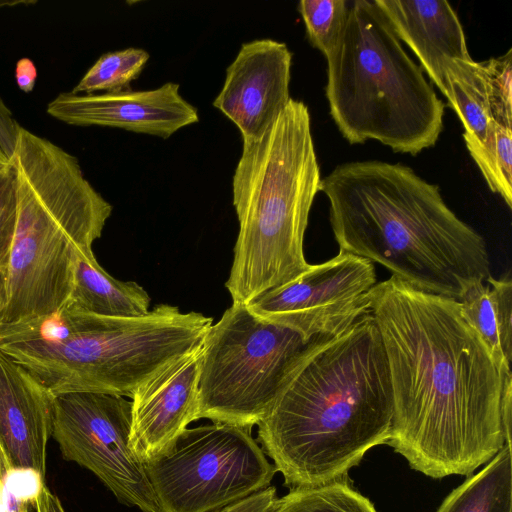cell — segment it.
Segmentation results:
<instances>
[{
	"label": "cell",
	"mask_w": 512,
	"mask_h": 512,
	"mask_svg": "<svg viewBox=\"0 0 512 512\" xmlns=\"http://www.w3.org/2000/svg\"><path fill=\"white\" fill-rule=\"evenodd\" d=\"M291 65L292 53L283 42L256 39L242 44L213 101L238 127L242 140L260 137L287 106Z\"/></svg>",
	"instance_id": "cell-12"
},
{
	"label": "cell",
	"mask_w": 512,
	"mask_h": 512,
	"mask_svg": "<svg viewBox=\"0 0 512 512\" xmlns=\"http://www.w3.org/2000/svg\"><path fill=\"white\" fill-rule=\"evenodd\" d=\"M34 3H36V1L34 0H0V8L16 5H32Z\"/></svg>",
	"instance_id": "cell-31"
},
{
	"label": "cell",
	"mask_w": 512,
	"mask_h": 512,
	"mask_svg": "<svg viewBox=\"0 0 512 512\" xmlns=\"http://www.w3.org/2000/svg\"><path fill=\"white\" fill-rule=\"evenodd\" d=\"M511 444L503 448L477 474L454 489L436 512H511Z\"/></svg>",
	"instance_id": "cell-20"
},
{
	"label": "cell",
	"mask_w": 512,
	"mask_h": 512,
	"mask_svg": "<svg viewBox=\"0 0 512 512\" xmlns=\"http://www.w3.org/2000/svg\"><path fill=\"white\" fill-rule=\"evenodd\" d=\"M47 113L70 125L113 127L161 138L199 120L197 109L173 82L145 91L60 93L48 103Z\"/></svg>",
	"instance_id": "cell-13"
},
{
	"label": "cell",
	"mask_w": 512,
	"mask_h": 512,
	"mask_svg": "<svg viewBox=\"0 0 512 512\" xmlns=\"http://www.w3.org/2000/svg\"><path fill=\"white\" fill-rule=\"evenodd\" d=\"M275 499L276 489L268 486L215 512H268Z\"/></svg>",
	"instance_id": "cell-27"
},
{
	"label": "cell",
	"mask_w": 512,
	"mask_h": 512,
	"mask_svg": "<svg viewBox=\"0 0 512 512\" xmlns=\"http://www.w3.org/2000/svg\"><path fill=\"white\" fill-rule=\"evenodd\" d=\"M131 401L72 392L55 396L52 437L62 457L85 467L122 504L159 512L144 463L130 446Z\"/></svg>",
	"instance_id": "cell-10"
},
{
	"label": "cell",
	"mask_w": 512,
	"mask_h": 512,
	"mask_svg": "<svg viewBox=\"0 0 512 512\" xmlns=\"http://www.w3.org/2000/svg\"><path fill=\"white\" fill-rule=\"evenodd\" d=\"M392 421L388 363L368 312L306 346L257 434L291 490L347 478L369 449L388 443Z\"/></svg>",
	"instance_id": "cell-2"
},
{
	"label": "cell",
	"mask_w": 512,
	"mask_h": 512,
	"mask_svg": "<svg viewBox=\"0 0 512 512\" xmlns=\"http://www.w3.org/2000/svg\"><path fill=\"white\" fill-rule=\"evenodd\" d=\"M375 284L371 261L340 250L246 306L257 317L290 328L310 342L337 335L370 312Z\"/></svg>",
	"instance_id": "cell-11"
},
{
	"label": "cell",
	"mask_w": 512,
	"mask_h": 512,
	"mask_svg": "<svg viewBox=\"0 0 512 512\" xmlns=\"http://www.w3.org/2000/svg\"><path fill=\"white\" fill-rule=\"evenodd\" d=\"M0 476L3 481L5 512H29L44 483V477L32 469L11 465L0 445Z\"/></svg>",
	"instance_id": "cell-24"
},
{
	"label": "cell",
	"mask_w": 512,
	"mask_h": 512,
	"mask_svg": "<svg viewBox=\"0 0 512 512\" xmlns=\"http://www.w3.org/2000/svg\"><path fill=\"white\" fill-rule=\"evenodd\" d=\"M320 182L308 107L291 98L265 133L243 140L232 181L239 233L225 283L232 303L247 305L309 268L304 235Z\"/></svg>",
	"instance_id": "cell-4"
},
{
	"label": "cell",
	"mask_w": 512,
	"mask_h": 512,
	"mask_svg": "<svg viewBox=\"0 0 512 512\" xmlns=\"http://www.w3.org/2000/svg\"><path fill=\"white\" fill-rule=\"evenodd\" d=\"M370 302L392 388L387 444L436 479L469 475L511 444V369L459 301L391 276L374 285Z\"/></svg>",
	"instance_id": "cell-1"
},
{
	"label": "cell",
	"mask_w": 512,
	"mask_h": 512,
	"mask_svg": "<svg viewBox=\"0 0 512 512\" xmlns=\"http://www.w3.org/2000/svg\"><path fill=\"white\" fill-rule=\"evenodd\" d=\"M0 512H5L3 481L0 476Z\"/></svg>",
	"instance_id": "cell-32"
},
{
	"label": "cell",
	"mask_w": 512,
	"mask_h": 512,
	"mask_svg": "<svg viewBox=\"0 0 512 512\" xmlns=\"http://www.w3.org/2000/svg\"><path fill=\"white\" fill-rule=\"evenodd\" d=\"M159 512H215L267 488L277 471L251 428L216 423L186 428L144 463Z\"/></svg>",
	"instance_id": "cell-9"
},
{
	"label": "cell",
	"mask_w": 512,
	"mask_h": 512,
	"mask_svg": "<svg viewBox=\"0 0 512 512\" xmlns=\"http://www.w3.org/2000/svg\"><path fill=\"white\" fill-rule=\"evenodd\" d=\"M349 6L347 0H301L298 4L310 43L325 57L338 42Z\"/></svg>",
	"instance_id": "cell-23"
},
{
	"label": "cell",
	"mask_w": 512,
	"mask_h": 512,
	"mask_svg": "<svg viewBox=\"0 0 512 512\" xmlns=\"http://www.w3.org/2000/svg\"><path fill=\"white\" fill-rule=\"evenodd\" d=\"M200 348L171 363L130 397V446L143 463L165 453L197 420Z\"/></svg>",
	"instance_id": "cell-14"
},
{
	"label": "cell",
	"mask_w": 512,
	"mask_h": 512,
	"mask_svg": "<svg viewBox=\"0 0 512 512\" xmlns=\"http://www.w3.org/2000/svg\"><path fill=\"white\" fill-rule=\"evenodd\" d=\"M8 274L7 268L0 267V324L3 321V317L8 304Z\"/></svg>",
	"instance_id": "cell-30"
},
{
	"label": "cell",
	"mask_w": 512,
	"mask_h": 512,
	"mask_svg": "<svg viewBox=\"0 0 512 512\" xmlns=\"http://www.w3.org/2000/svg\"><path fill=\"white\" fill-rule=\"evenodd\" d=\"M15 79L21 91L29 93L34 89L37 79V68L31 59L24 57L17 61Z\"/></svg>",
	"instance_id": "cell-28"
},
{
	"label": "cell",
	"mask_w": 512,
	"mask_h": 512,
	"mask_svg": "<svg viewBox=\"0 0 512 512\" xmlns=\"http://www.w3.org/2000/svg\"><path fill=\"white\" fill-rule=\"evenodd\" d=\"M268 512H377L371 501L354 490L347 478L325 485L295 488L276 498Z\"/></svg>",
	"instance_id": "cell-21"
},
{
	"label": "cell",
	"mask_w": 512,
	"mask_h": 512,
	"mask_svg": "<svg viewBox=\"0 0 512 512\" xmlns=\"http://www.w3.org/2000/svg\"><path fill=\"white\" fill-rule=\"evenodd\" d=\"M340 250L376 262L423 291L459 300L491 276L486 242L439 186L401 163L347 162L321 178Z\"/></svg>",
	"instance_id": "cell-3"
},
{
	"label": "cell",
	"mask_w": 512,
	"mask_h": 512,
	"mask_svg": "<svg viewBox=\"0 0 512 512\" xmlns=\"http://www.w3.org/2000/svg\"><path fill=\"white\" fill-rule=\"evenodd\" d=\"M36 512H65L59 498L44 484L35 500Z\"/></svg>",
	"instance_id": "cell-29"
},
{
	"label": "cell",
	"mask_w": 512,
	"mask_h": 512,
	"mask_svg": "<svg viewBox=\"0 0 512 512\" xmlns=\"http://www.w3.org/2000/svg\"><path fill=\"white\" fill-rule=\"evenodd\" d=\"M55 396L30 372L0 351V445L13 467L45 478Z\"/></svg>",
	"instance_id": "cell-15"
},
{
	"label": "cell",
	"mask_w": 512,
	"mask_h": 512,
	"mask_svg": "<svg viewBox=\"0 0 512 512\" xmlns=\"http://www.w3.org/2000/svg\"><path fill=\"white\" fill-rule=\"evenodd\" d=\"M22 128L0 98V149L10 162L14 157Z\"/></svg>",
	"instance_id": "cell-26"
},
{
	"label": "cell",
	"mask_w": 512,
	"mask_h": 512,
	"mask_svg": "<svg viewBox=\"0 0 512 512\" xmlns=\"http://www.w3.org/2000/svg\"><path fill=\"white\" fill-rule=\"evenodd\" d=\"M11 162L18 214L0 325L60 311L71 292L77 256L92 250L112 213L77 158L51 141L22 128Z\"/></svg>",
	"instance_id": "cell-5"
},
{
	"label": "cell",
	"mask_w": 512,
	"mask_h": 512,
	"mask_svg": "<svg viewBox=\"0 0 512 512\" xmlns=\"http://www.w3.org/2000/svg\"><path fill=\"white\" fill-rule=\"evenodd\" d=\"M310 342L257 317L246 305L232 303L210 326L200 348L197 420L257 425L280 397Z\"/></svg>",
	"instance_id": "cell-8"
},
{
	"label": "cell",
	"mask_w": 512,
	"mask_h": 512,
	"mask_svg": "<svg viewBox=\"0 0 512 512\" xmlns=\"http://www.w3.org/2000/svg\"><path fill=\"white\" fill-rule=\"evenodd\" d=\"M469 325L482 338L495 360L511 369L512 281L510 276L471 285L458 300Z\"/></svg>",
	"instance_id": "cell-19"
},
{
	"label": "cell",
	"mask_w": 512,
	"mask_h": 512,
	"mask_svg": "<svg viewBox=\"0 0 512 512\" xmlns=\"http://www.w3.org/2000/svg\"><path fill=\"white\" fill-rule=\"evenodd\" d=\"M18 214L17 173L14 165L0 168V267L7 268Z\"/></svg>",
	"instance_id": "cell-25"
},
{
	"label": "cell",
	"mask_w": 512,
	"mask_h": 512,
	"mask_svg": "<svg viewBox=\"0 0 512 512\" xmlns=\"http://www.w3.org/2000/svg\"><path fill=\"white\" fill-rule=\"evenodd\" d=\"M10 161L7 159V157L4 155V153L0 149V168L8 165Z\"/></svg>",
	"instance_id": "cell-33"
},
{
	"label": "cell",
	"mask_w": 512,
	"mask_h": 512,
	"mask_svg": "<svg viewBox=\"0 0 512 512\" xmlns=\"http://www.w3.org/2000/svg\"><path fill=\"white\" fill-rule=\"evenodd\" d=\"M448 106L458 115L469 154L487 185L494 188V127L485 62L451 61L445 69L444 91Z\"/></svg>",
	"instance_id": "cell-17"
},
{
	"label": "cell",
	"mask_w": 512,
	"mask_h": 512,
	"mask_svg": "<svg viewBox=\"0 0 512 512\" xmlns=\"http://www.w3.org/2000/svg\"><path fill=\"white\" fill-rule=\"evenodd\" d=\"M326 59L330 115L350 144L376 140L411 155L436 144L445 105L374 1H350Z\"/></svg>",
	"instance_id": "cell-7"
},
{
	"label": "cell",
	"mask_w": 512,
	"mask_h": 512,
	"mask_svg": "<svg viewBox=\"0 0 512 512\" xmlns=\"http://www.w3.org/2000/svg\"><path fill=\"white\" fill-rule=\"evenodd\" d=\"M401 42L443 93L448 64L469 59L461 22L445 0H374Z\"/></svg>",
	"instance_id": "cell-16"
},
{
	"label": "cell",
	"mask_w": 512,
	"mask_h": 512,
	"mask_svg": "<svg viewBox=\"0 0 512 512\" xmlns=\"http://www.w3.org/2000/svg\"><path fill=\"white\" fill-rule=\"evenodd\" d=\"M149 54L140 48H126L101 55L89 68L73 94L117 93L130 90V83L142 72Z\"/></svg>",
	"instance_id": "cell-22"
},
{
	"label": "cell",
	"mask_w": 512,
	"mask_h": 512,
	"mask_svg": "<svg viewBox=\"0 0 512 512\" xmlns=\"http://www.w3.org/2000/svg\"><path fill=\"white\" fill-rule=\"evenodd\" d=\"M64 306L105 317H137L149 312L150 297L136 282L113 278L89 250L77 256Z\"/></svg>",
	"instance_id": "cell-18"
},
{
	"label": "cell",
	"mask_w": 512,
	"mask_h": 512,
	"mask_svg": "<svg viewBox=\"0 0 512 512\" xmlns=\"http://www.w3.org/2000/svg\"><path fill=\"white\" fill-rule=\"evenodd\" d=\"M213 324L199 312L160 304L137 317H105L63 306L41 337L0 342V351L54 396L72 392L131 397L178 359L194 352Z\"/></svg>",
	"instance_id": "cell-6"
}]
</instances>
